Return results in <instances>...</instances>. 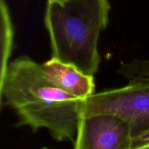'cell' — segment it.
Segmentation results:
<instances>
[{
    "label": "cell",
    "instance_id": "cell-1",
    "mask_svg": "<svg viewBox=\"0 0 149 149\" xmlns=\"http://www.w3.org/2000/svg\"><path fill=\"white\" fill-rule=\"evenodd\" d=\"M1 104L18 116L17 127L28 126L36 132L46 128L57 141L74 142L81 116L83 100L54 86L41 64L23 55L10 63L0 81Z\"/></svg>",
    "mask_w": 149,
    "mask_h": 149
},
{
    "label": "cell",
    "instance_id": "cell-2",
    "mask_svg": "<svg viewBox=\"0 0 149 149\" xmlns=\"http://www.w3.org/2000/svg\"><path fill=\"white\" fill-rule=\"evenodd\" d=\"M110 10L109 0L47 4L44 21L50 39L52 58L94 76L100 63L99 36L107 27Z\"/></svg>",
    "mask_w": 149,
    "mask_h": 149
},
{
    "label": "cell",
    "instance_id": "cell-3",
    "mask_svg": "<svg viewBox=\"0 0 149 149\" xmlns=\"http://www.w3.org/2000/svg\"><path fill=\"white\" fill-rule=\"evenodd\" d=\"M113 114L126 121L132 140L149 131V81L129 82L118 89L95 93L83 100L81 116Z\"/></svg>",
    "mask_w": 149,
    "mask_h": 149
},
{
    "label": "cell",
    "instance_id": "cell-4",
    "mask_svg": "<svg viewBox=\"0 0 149 149\" xmlns=\"http://www.w3.org/2000/svg\"><path fill=\"white\" fill-rule=\"evenodd\" d=\"M131 127L119 116H80L74 149H131Z\"/></svg>",
    "mask_w": 149,
    "mask_h": 149
},
{
    "label": "cell",
    "instance_id": "cell-5",
    "mask_svg": "<svg viewBox=\"0 0 149 149\" xmlns=\"http://www.w3.org/2000/svg\"><path fill=\"white\" fill-rule=\"evenodd\" d=\"M41 65L47 79L67 94L81 100L95 94L94 76L86 75L73 65L52 58Z\"/></svg>",
    "mask_w": 149,
    "mask_h": 149
},
{
    "label": "cell",
    "instance_id": "cell-6",
    "mask_svg": "<svg viewBox=\"0 0 149 149\" xmlns=\"http://www.w3.org/2000/svg\"><path fill=\"white\" fill-rule=\"evenodd\" d=\"M1 15V74L2 80L9 66V60L14 45V27L10 16V10L5 0H0Z\"/></svg>",
    "mask_w": 149,
    "mask_h": 149
},
{
    "label": "cell",
    "instance_id": "cell-7",
    "mask_svg": "<svg viewBox=\"0 0 149 149\" xmlns=\"http://www.w3.org/2000/svg\"><path fill=\"white\" fill-rule=\"evenodd\" d=\"M117 73L127 79L129 82L149 81V60L134 59L129 63H123Z\"/></svg>",
    "mask_w": 149,
    "mask_h": 149
},
{
    "label": "cell",
    "instance_id": "cell-8",
    "mask_svg": "<svg viewBox=\"0 0 149 149\" xmlns=\"http://www.w3.org/2000/svg\"><path fill=\"white\" fill-rule=\"evenodd\" d=\"M131 149H149V131L134 139Z\"/></svg>",
    "mask_w": 149,
    "mask_h": 149
},
{
    "label": "cell",
    "instance_id": "cell-9",
    "mask_svg": "<svg viewBox=\"0 0 149 149\" xmlns=\"http://www.w3.org/2000/svg\"><path fill=\"white\" fill-rule=\"evenodd\" d=\"M69 1L71 0H47V4H57L63 5Z\"/></svg>",
    "mask_w": 149,
    "mask_h": 149
},
{
    "label": "cell",
    "instance_id": "cell-10",
    "mask_svg": "<svg viewBox=\"0 0 149 149\" xmlns=\"http://www.w3.org/2000/svg\"><path fill=\"white\" fill-rule=\"evenodd\" d=\"M42 149H49V148H47V147H43Z\"/></svg>",
    "mask_w": 149,
    "mask_h": 149
}]
</instances>
